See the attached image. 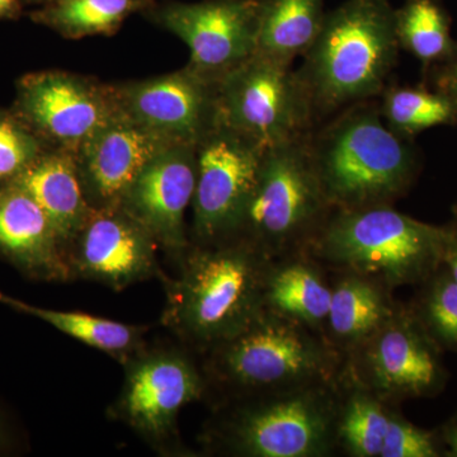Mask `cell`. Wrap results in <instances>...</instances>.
Masks as SVG:
<instances>
[{
  "mask_svg": "<svg viewBox=\"0 0 457 457\" xmlns=\"http://www.w3.org/2000/svg\"><path fill=\"white\" fill-rule=\"evenodd\" d=\"M167 287L163 323L201 350H212L266 311L272 264L253 246L228 239L198 245L182 255Z\"/></svg>",
  "mask_w": 457,
  "mask_h": 457,
  "instance_id": "obj_1",
  "label": "cell"
},
{
  "mask_svg": "<svg viewBox=\"0 0 457 457\" xmlns=\"http://www.w3.org/2000/svg\"><path fill=\"white\" fill-rule=\"evenodd\" d=\"M399 46L395 9L389 0H345L326 14L296 71L314 113L378 95Z\"/></svg>",
  "mask_w": 457,
  "mask_h": 457,
  "instance_id": "obj_2",
  "label": "cell"
},
{
  "mask_svg": "<svg viewBox=\"0 0 457 457\" xmlns=\"http://www.w3.org/2000/svg\"><path fill=\"white\" fill-rule=\"evenodd\" d=\"M456 237L389 204L339 210L318 237L321 260L386 287L426 278Z\"/></svg>",
  "mask_w": 457,
  "mask_h": 457,
  "instance_id": "obj_3",
  "label": "cell"
},
{
  "mask_svg": "<svg viewBox=\"0 0 457 457\" xmlns=\"http://www.w3.org/2000/svg\"><path fill=\"white\" fill-rule=\"evenodd\" d=\"M311 146L327 201L339 210L387 204L413 176L411 149L372 108H353Z\"/></svg>",
  "mask_w": 457,
  "mask_h": 457,
  "instance_id": "obj_4",
  "label": "cell"
},
{
  "mask_svg": "<svg viewBox=\"0 0 457 457\" xmlns=\"http://www.w3.org/2000/svg\"><path fill=\"white\" fill-rule=\"evenodd\" d=\"M311 328L267 308L212 348L209 374L240 392L275 393L328 383L336 353Z\"/></svg>",
  "mask_w": 457,
  "mask_h": 457,
  "instance_id": "obj_5",
  "label": "cell"
},
{
  "mask_svg": "<svg viewBox=\"0 0 457 457\" xmlns=\"http://www.w3.org/2000/svg\"><path fill=\"white\" fill-rule=\"evenodd\" d=\"M311 144L303 137L264 150L253 189L231 239L270 258L317 227L327 207Z\"/></svg>",
  "mask_w": 457,
  "mask_h": 457,
  "instance_id": "obj_6",
  "label": "cell"
},
{
  "mask_svg": "<svg viewBox=\"0 0 457 457\" xmlns=\"http://www.w3.org/2000/svg\"><path fill=\"white\" fill-rule=\"evenodd\" d=\"M291 64L255 53L215 82L218 121L266 150L303 137L312 99Z\"/></svg>",
  "mask_w": 457,
  "mask_h": 457,
  "instance_id": "obj_7",
  "label": "cell"
},
{
  "mask_svg": "<svg viewBox=\"0 0 457 457\" xmlns=\"http://www.w3.org/2000/svg\"><path fill=\"white\" fill-rule=\"evenodd\" d=\"M339 408L329 383L267 393L230 420L227 444L243 456H324L337 440Z\"/></svg>",
  "mask_w": 457,
  "mask_h": 457,
  "instance_id": "obj_8",
  "label": "cell"
},
{
  "mask_svg": "<svg viewBox=\"0 0 457 457\" xmlns=\"http://www.w3.org/2000/svg\"><path fill=\"white\" fill-rule=\"evenodd\" d=\"M263 153L262 147L219 121L198 141L196 188L192 201L198 245L233 237Z\"/></svg>",
  "mask_w": 457,
  "mask_h": 457,
  "instance_id": "obj_9",
  "label": "cell"
},
{
  "mask_svg": "<svg viewBox=\"0 0 457 457\" xmlns=\"http://www.w3.org/2000/svg\"><path fill=\"white\" fill-rule=\"evenodd\" d=\"M123 366L125 380L111 411L150 444H170L179 411L206 392L203 372L179 350L144 348Z\"/></svg>",
  "mask_w": 457,
  "mask_h": 457,
  "instance_id": "obj_10",
  "label": "cell"
},
{
  "mask_svg": "<svg viewBox=\"0 0 457 457\" xmlns=\"http://www.w3.org/2000/svg\"><path fill=\"white\" fill-rule=\"evenodd\" d=\"M120 113L113 87L65 71L26 75L18 84L17 116L42 141L77 150Z\"/></svg>",
  "mask_w": 457,
  "mask_h": 457,
  "instance_id": "obj_11",
  "label": "cell"
},
{
  "mask_svg": "<svg viewBox=\"0 0 457 457\" xmlns=\"http://www.w3.org/2000/svg\"><path fill=\"white\" fill-rule=\"evenodd\" d=\"M263 0H203L153 9L156 22L189 50V68L218 80L257 51Z\"/></svg>",
  "mask_w": 457,
  "mask_h": 457,
  "instance_id": "obj_12",
  "label": "cell"
},
{
  "mask_svg": "<svg viewBox=\"0 0 457 457\" xmlns=\"http://www.w3.org/2000/svg\"><path fill=\"white\" fill-rule=\"evenodd\" d=\"M113 89L120 113L174 143L197 145L218 123L215 80L189 66Z\"/></svg>",
  "mask_w": 457,
  "mask_h": 457,
  "instance_id": "obj_13",
  "label": "cell"
},
{
  "mask_svg": "<svg viewBox=\"0 0 457 457\" xmlns=\"http://www.w3.org/2000/svg\"><path fill=\"white\" fill-rule=\"evenodd\" d=\"M196 176V145L170 144L147 162L120 204L159 246L179 257L189 248L186 213L194 201Z\"/></svg>",
  "mask_w": 457,
  "mask_h": 457,
  "instance_id": "obj_14",
  "label": "cell"
},
{
  "mask_svg": "<svg viewBox=\"0 0 457 457\" xmlns=\"http://www.w3.org/2000/svg\"><path fill=\"white\" fill-rule=\"evenodd\" d=\"M155 242L121 207L92 210L68 246L71 273L121 291L161 275Z\"/></svg>",
  "mask_w": 457,
  "mask_h": 457,
  "instance_id": "obj_15",
  "label": "cell"
},
{
  "mask_svg": "<svg viewBox=\"0 0 457 457\" xmlns=\"http://www.w3.org/2000/svg\"><path fill=\"white\" fill-rule=\"evenodd\" d=\"M174 141L117 114L77 150L78 171L90 209L120 207L147 162Z\"/></svg>",
  "mask_w": 457,
  "mask_h": 457,
  "instance_id": "obj_16",
  "label": "cell"
},
{
  "mask_svg": "<svg viewBox=\"0 0 457 457\" xmlns=\"http://www.w3.org/2000/svg\"><path fill=\"white\" fill-rule=\"evenodd\" d=\"M359 348L363 351L366 381L380 400L427 395L440 384L435 351L407 314L394 312Z\"/></svg>",
  "mask_w": 457,
  "mask_h": 457,
  "instance_id": "obj_17",
  "label": "cell"
},
{
  "mask_svg": "<svg viewBox=\"0 0 457 457\" xmlns=\"http://www.w3.org/2000/svg\"><path fill=\"white\" fill-rule=\"evenodd\" d=\"M0 255L31 278H73L65 245L49 216L13 183L0 187Z\"/></svg>",
  "mask_w": 457,
  "mask_h": 457,
  "instance_id": "obj_18",
  "label": "cell"
},
{
  "mask_svg": "<svg viewBox=\"0 0 457 457\" xmlns=\"http://www.w3.org/2000/svg\"><path fill=\"white\" fill-rule=\"evenodd\" d=\"M9 183L22 188L40 204L68 251L92 212L84 195L75 153L59 147L45 150Z\"/></svg>",
  "mask_w": 457,
  "mask_h": 457,
  "instance_id": "obj_19",
  "label": "cell"
},
{
  "mask_svg": "<svg viewBox=\"0 0 457 457\" xmlns=\"http://www.w3.org/2000/svg\"><path fill=\"white\" fill-rule=\"evenodd\" d=\"M384 286L350 273L332 288L326 326L337 342L359 348L392 317Z\"/></svg>",
  "mask_w": 457,
  "mask_h": 457,
  "instance_id": "obj_20",
  "label": "cell"
},
{
  "mask_svg": "<svg viewBox=\"0 0 457 457\" xmlns=\"http://www.w3.org/2000/svg\"><path fill=\"white\" fill-rule=\"evenodd\" d=\"M0 303L18 312L41 319L59 332L104 352L125 363L145 348L146 328L121 323L112 319L97 317L82 312H62L41 308L0 293Z\"/></svg>",
  "mask_w": 457,
  "mask_h": 457,
  "instance_id": "obj_21",
  "label": "cell"
},
{
  "mask_svg": "<svg viewBox=\"0 0 457 457\" xmlns=\"http://www.w3.org/2000/svg\"><path fill=\"white\" fill-rule=\"evenodd\" d=\"M326 14L324 0H263L255 53L291 64L311 49Z\"/></svg>",
  "mask_w": 457,
  "mask_h": 457,
  "instance_id": "obj_22",
  "label": "cell"
},
{
  "mask_svg": "<svg viewBox=\"0 0 457 457\" xmlns=\"http://www.w3.org/2000/svg\"><path fill=\"white\" fill-rule=\"evenodd\" d=\"M332 288L302 262L273 267L267 282L266 305L311 329L326 326Z\"/></svg>",
  "mask_w": 457,
  "mask_h": 457,
  "instance_id": "obj_23",
  "label": "cell"
},
{
  "mask_svg": "<svg viewBox=\"0 0 457 457\" xmlns=\"http://www.w3.org/2000/svg\"><path fill=\"white\" fill-rule=\"evenodd\" d=\"M153 0H54L33 12L32 20L66 38L112 35L131 14Z\"/></svg>",
  "mask_w": 457,
  "mask_h": 457,
  "instance_id": "obj_24",
  "label": "cell"
},
{
  "mask_svg": "<svg viewBox=\"0 0 457 457\" xmlns=\"http://www.w3.org/2000/svg\"><path fill=\"white\" fill-rule=\"evenodd\" d=\"M400 46L422 62L449 56L453 51L449 20L437 0H407L395 11Z\"/></svg>",
  "mask_w": 457,
  "mask_h": 457,
  "instance_id": "obj_25",
  "label": "cell"
},
{
  "mask_svg": "<svg viewBox=\"0 0 457 457\" xmlns=\"http://www.w3.org/2000/svg\"><path fill=\"white\" fill-rule=\"evenodd\" d=\"M390 414L371 392L354 390L339 408L337 440L356 457L380 456Z\"/></svg>",
  "mask_w": 457,
  "mask_h": 457,
  "instance_id": "obj_26",
  "label": "cell"
},
{
  "mask_svg": "<svg viewBox=\"0 0 457 457\" xmlns=\"http://www.w3.org/2000/svg\"><path fill=\"white\" fill-rule=\"evenodd\" d=\"M457 111L449 96L426 90L400 88L385 95L383 114L396 134L411 135L450 122Z\"/></svg>",
  "mask_w": 457,
  "mask_h": 457,
  "instance_id": "obj_27",
  "label": "cell"
},
{
  "mask_svg": "<svg viewBox=\"0 0 457 457\" xmlns=\"http://www.w3.org/2000/svg\"><path fill=\"white\" fill-rule=\"evenodd\" d=\"M42 140L17 114L0 111V187L45 152Z\"/></svg>",
  "mask_w": 457,
  "mask_h": 457,
  "instance_id": "obj_28",
  "label": "cell"
},
{
  "mask_svg": "<svg viewBox=\"0 0 457 457\" xmlns=\"http://www.w3.org/2000/svg\"><path fill=\"white\" fill-rule=\"evenodd\" d=\"M425 314L433 335L457 348V286L449 273L433 284L426 299Z\"/></svg>",
  "mask_w": 457,
  "mask_h": 457,
  "instance_id": "obj_29",
  "label": "cell"
},
{
  "mask_svg": "<svg viewBox=\"0 0 457 457\" xmlns=\"http://www.w3.org/2000/svg\"><path fill=\"white\" fill-rule=\"evenodd\" d=\"M431 433L423 431L402 418L390 414L389 427L380 457L437 456Z\"/></svg>",
  "mask_w": 457,
  "mask_h": 457,
  "instance_id": "obj_30",
  "label": "cell"
},
{
  "mask_svg": "<svg viewBox=\"0 0 457 457\" xmlns=\"http://www.w3.org/2000/svg\"><path fill=\"white\" fill-rule=\"evenodd\" d=\"M442 88L445 90V95L449 96L457 107V59L445 71L444 78H442Z\"/></svg>",
  "mask_w": 457,
  "mask_h": 457,
  "instance_id": "obj_31",
  "label": "cell"
},
{
  "mask_svg": "<svg viewBox=\"0 0 457 457\" xmlns=\"http://www.w3.org/2000/svg\"><path fill=\"white\" fill-rule=\"evenodd\" d=\"M21 13V0H0V18H16Z\"/></svg>",
  "mask_w": 457,
  "mask_h": 457,
  "instance_id": "obj_32",
  "label": "cell"
},
{
  "mask_svg": "<svg viewBox=\"0 0 457 457\" xmlns=\"http://www.w3.org/2000/svg\"><path fill=\"white\" fill-rule=\"evenodd\" d=\"M445 262L449 264L450 278H453V281L455 282L457 286V240L450 246Z\"/></svg>",
  "mask_w": 457,
  "mask_h": 457,
  "instance_id": "obj_33",
  "label": "cell"
},
{
  "mask_svg": "<svg viewBox=\"0 0 457 457\" xmlns=\"http://www.w3.org/2000/svg\"><path fill=\"white\" fill-rule=\"evenodd\" d=\"M446 442L451 450V455L457 457V425L451 427L446 433Z\"/></svg>",
  "mask_w": 457,
  "mask_h": 457,
  "instance_id": "obj_34",
  "label": "cell"
},
{
  "mask_svg": "<svg viewBox=\"0 0 457 457\" xmlns=\"http://www.w3.org/2000/svg\"><path fill=\"white\" fill-rule=\"evenodd\" d=\"M23 2L27 3V4H49V3L54 2V0H23Z\"/></svg>",
  "mask_w": 457,
  "mask_h": 457,
  "instance_id": "obj_35",
  "label": "cell"
},
{
  "mask_svg": "<svg viewBox=\"0 0 457 457\" xmlns=\"http://www.w3.org/2000/svg\"><path fill=\"white\" fill-rule=\"evenodd\" d=\"M3 445V425L2 420H0V446Z\"/></svg>",
  "mask_w": 457,
  "mask_h": 457,
  "instance_id": "obj_36",
  "label": "cell"
}]
</instances>
